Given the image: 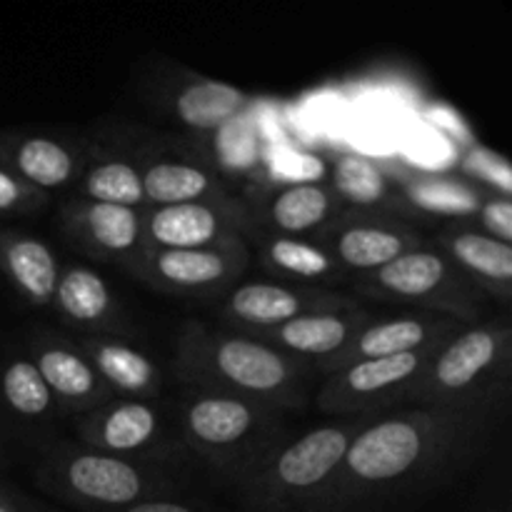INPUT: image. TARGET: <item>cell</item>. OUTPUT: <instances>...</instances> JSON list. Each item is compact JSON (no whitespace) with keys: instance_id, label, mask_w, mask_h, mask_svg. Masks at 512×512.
<instances>
[{"instance_id":"cell-26","label":"cell","mask_w":512,"mask_h":512,"mask_svg":"<svg viewBox=\"0 0 512 512\" xmlns=\"http://www.w3.org/2000/svg\"><path fill=\"white\" fill-rule=\"evenodd\" d=\"M400 205L430 218L443 220H465L475 218L480 205L488 198V190L478 188L475 183L463 178H443V175L405 173L395 180Z\"/></svg>"},{"instance_id":"cell-18","label":"cell","mask_w":512,"mask_h":512,"mask_svg":"<svg viewBox=\"0 0 512 512\" xmlns=\"http://www.w3.org/2000/svg\"><path fill=\"white\" fill-rule=\"evenodd\" d=\"M370 320H373V315L355 305V308L345 310H318V313L300 315V318L288 320L278 328L250 335L318 368L320 363L343 353Z\"/></svg>"},{"instance_id":"cell-4","label":"cell","mask_w":512,"mask_h":512,"mask_svg":"<svg viewBox=\"0 0 512 512\" xmlns=\"http://www.w3.org/2000/svg\"><path fill=\"white\" fill-rule=\"evenodd\" d=\"M512 328L505 318L478 320L438 345L405 408H473L510 393Z\"/></svg>"},{"instance_id":"cell-14","label":"cell","mask_w":512,"mask_h":512,"mask_svg":"<svg viewBox=\"0 0 512 512\" xmlns=\"http://www.w3.org/2000/svg\"><path fill=\"white\" fill-rule=\"evenodd\" d=\"M60 230L83 253L110 260L135 273L145 253L143 210L123 205L68 200L58 213Z\"/></svg>"},{"instance_id":"cell-29","label":"cell","mask_w":512,"mask_h":512,"mask_svg":"<svg viewBox=\"0 0 512 512\" xmlns=\"http://www.w3.org/2000/svg\"><path fill=\"white\" fill-rule=\"evenodd\" d=\"M0 405L25 425L50 423L58 415V405L28 353H13L0 363Z\"/></svg>"},{"instance_id":"cell-7","label":"cell","mask_w":512,"mask_h":512,"mask_svg":"<svg viewBox=\"0 0 512 512\" xmlns=\"http://www.w3.org/2000/svg\"><path fill=\"white\" fill-rule=\"evenodd\" d=\"M350 285L355 300L415 305L418 310L445 315L463 325L478 323L488 300L428 240L393 263L353 278Z\"/></svg>"},{"instance_id":"cell-23","label":"cell","mask_w":512,"mask_h":512,"mask_svg":"<svg viewBox=\"0 0 512 512\" xmlns=\"http://www.w3.org/2000/svg\"><path fill=\"white\" fill-rule=\"evenodd\" d=\"M0 165L18 175L43 195L75 183L80 173V155L73 145L50 135H3Z\"/></svg>"},{"instance_id":"cell-17","label":"cell","mask_w":512,"mask_h":512,"mask_svg":"<svg viewBox=\"0 0 512 512\" xmlns=\"http://www.w3.org/2000/svg\"><path fill=\"white\" fill-rule=\"evenodd\" d=\"M450 260L455 270L478 288L485 298L510 303L512 298V248L490 238L470 223H450L428 240Z\"/></svg>"},{"instance_id":"cell-22","label":"cell","mask_w":512,"mask_h":512,"mask_svg":"<svg viewBox=\"0 0 512 512\" xmlns=\"http://www.w3.org/2000/svg\"><path fill=\"white\" fill-rule=\"evenodd\" d=\"M60 258L40 235L0 228V273L33 308H53Z\"/></svg>"},{"instance_id":"cell-15","label":"cell","mask_w":512,"mask_h":512,"mask_svg":"<svg viewBox=\"0 0 512 512\" xmlns=\"http://www.w3.org/2000/svg\"><path fill=\"white\" fill-rule=\"evenodd\" d=\"M25 353L48 385L50 395L58 405V413L80 418V415L113 400V393L105 388L93 363L85 358L73 338L40 330L25 340Z\"/></svg>"},{"instance_id":"cell-36","label":"cell","mask_w":512,"mask_h":512,"mask_svg":"<svg viewBox=\"0 0 512 512\" xmlns=\"http://www.w3.org/2000/svg\"><path fill=\"white\" fill-rule=\"evenodd\" d=\"M0 512H23L20 503L15 500V495L5 485H0Z\"/></svg>"},{"instance_id":"cell-34","label":"cell","mask_w":512,"mask_h":512,"mask_svg":"<svg viewBox=\"0 0 512 512\" xmlns=\"http://www.w3.org/2000/svg\"><path fill=\"white\" fill-rule=\"evenodd\" d=\"M478 228L490 238L508 243L512 240V198L508 195L490 193L478 210Z\"/></svg>"},{"instance_id":"cell-20","label":"cell","mask_w":512,"mask_h":512,"mask_svg":"<svg viewBox=\"0 0 512 512\" xmlns=\"http://www.w3.org/2000/svg\"><path fill=\"white\" fill-rule=\"evenodd\" d=\"M343 203L328 183H288L270 188L250 213L255 230L283 238H315L343 213Z\"/></svg>"},{"instance_id":"cell-12","label":"cell","mask_w":512,"mask_h":512,"mask_svg":"<svg viewBox=\"0 0 512 512\" xmlns=\"http://www.w3.org/2000/svg\"><path fill=\"white\" fill-rule=\"evenodd\" d=\"M358 300L333 288L283 283V280H245L230 288L220 303L223 328L235 333H263L300 315L318 310L355 308Z\"/></svg>"},{"instance_id":"cell-32","label":"cell","mask_w":512,"mask_h":512,"mask_svg":"<svg viewBox=\"0 0 512 512\" xmlns=\"http://www.w3.org/2000/svg\"><path fill=\"white\" fill-rule=\"evenodd\" d=\"M460 168H463L465 180L475 183L478 188L495 195H508V198L512 195V173L508 160L503 155L478 145L475 140L465 150L463 160H460Z\"/></svg>"},{"instance_id":"cell-19","label":"cell","mask_w":512,"mask_h":512,"mask_svg":"<svg viewBox=\"0 0 512 512\" xmlns=\"http://www.w3.org/2000/svg\"><path fill=\"white\" fill-rule=\"evenodd\" d=\"M55 313L80 335H118L130 338V325L120 313L108 280L83 263L60 265L58 288L53 298Z\"/></svg>"},{"instance_id":"cell-24","label":"cell","mask_w":512,"mask_h":512,"mask_svg":"<svg viewBox=\"0 0 512 512\" xmlns=\"http://www.w3.org/2000/svg\"><path fill=\"white\" fill-rule=\"evenodd\" d=\"M138 168L148 208L230 198L220 175L198 160L178 158V155H153L138 163Z\"/></svg>"},{"instance_id":"cell-6","label":"cell","mask_w":512,"mask_h":512,"mask_svg":"<svg viewBox=\"0 0 512 512\" xmlns=\"http://www.w3.org/2000/svg\"><path fill=\"white\" fill-rule=\"evenodd\" d=\"M35 483L60 503L88 512H110L148 498H168L173 490V480L160 465L100 453L75 440L43 450L35 465Z\"/></svg>"},{"instance_id":"cell-9","label":"cell","mask_w":512,"mask_h":512,"mask_svg":"<svg viewBox=\"0 0 512 512\" xmlns=\"http://www.w3.org/2000/svg\"><path fill=\"white\" fill-rule=\"evenodd\" d=\"M145 245L155 250L240 248L255 238L250 210L235 198L143 210Z\"/></svg>"},{"instance_id":"cell-16","label":"cell","mask_w":512,"mask_h":512,"mask_svg":"<svg viewBox=\"0 0 512 512\" xmlns=\"http://www.w3.org/2000/svg\"><path fill=\"white\" fill-rule=\"evenodd\" d=\"M463 328L465 325L458 323V320L428 313V310H415V313L398 315V318H373L355 335V340L343 353L320 363L318 373L325 378V375L338 373V370L360 363V360L390 358V355H405L415 353V350L433 348V345L453 338Z\"/></svg>"},{"instance_id":"cell-31","label":"cell","mask_w":512,"mask_h":512,"mask_svg":"<svg viewBox=\"0 0 512 512\" xmlns=\"http://www.w3.org/2000/svg\"><path fill=\"white\" fill-rule=\"evenodd\" d=\"M213 140V153L218 168L228 170L233 175L253 173L260 165V140L255 133L253 120L248 118V113L238 115L235 120H230L228 125H223L220 130H215Z\"/></svg>"},{"instance_id":"cell-13","label":"cell","mask_w":512,"mask_h":512,"mask_svg":"<svg viewBox=\"0 0 512 512\" xmlns=\"http://www.w3.org/2000/svg\"><path fill=\"white\" fill-rule=\"evenodd\" d=\"M250 245L208 250L145 248L135 275L150 288L173 295H218L238 285L250 268Z\"/></svg>"},{"instance_id":"cell-1","label":"cell","mask_w":512,"mask_h":512,"mask_svg":"<svg viewBox=\"0 0 512 512\" xmlns=\"http://www.w3.org/2000/svg\"><path fill=\"white\" fill-rule=\"evenodd\" d=\"M500 403L398 408L370 420L308 512H358L470 458Z\"/></svg>"},{"instance_id":"cell-27","label":"cell","mask_w":512,"mask_h":512,"mask_svg":"<svg viewBox=\"0 0 512 512\" xmlns=\"http://www.w3.org/2000/svg\"><path fill=\"white\" fill-rule=\"evenodd\" d=\"M330 188L338 195L343 208L350 210H383V213L403 215L395 180L375 160L358 153L338 155L330 173Z\"/></svg>"},{"instance_id":"cell-33","label":"cell","mask_w":512,"mask_h":512,"mask_svg":"<svg viewBox=\"0 0 512 512\" xmlns=\"http://www.w3.org/2000/svg\"><path fill=\"white\" fill-rule=\"evenodd\" d=\"M45 200H48V195L30 188L18 175L10 173L5 165H0V218L35 213V210L43 208Z\"/></svg>"},{"instance_id":"cell-3","label":"cell","mask_w":512,"mask_h":512,"mask_svg":"<svg viewBox=\"0 0 512 512\" xmlns=\"http://www.w3.org/2000/svg\"><path fill=\"white\" fill-rule=\"evenodd\" d=\"M178 430L183 443L235 488L293 435L283 410L200 388H185Z\"/></svg>"},{"instance_id":"cell-30","label":"cell","mask_w":512,"mask_h":512,"mask_svg":"<svg viewBox=\"0 0 512 512\" xmlns=\"http://www.w3.org/2000/svg\"><path fill=\"white\" fill-rule=\"evenodd\" d=\"M83 200L105 205H123V208L145 210L143 180L135 160L128 158H103L90 165L80 178Z\"/></svg>"},{"instance_id":"cell-8","label":"cell","mask_w":512,"mask_h":512,"mask_svg":"<svg viewBox=\"0 0 512 512\" xmlns=\"http://www.w3.org/2000/svg\"><path fill=\"white\" fill-rule=\"evenodd\" d=\"M435 350L438 345L390 358L360 360L325 375L315 390V408L328 418H375L405 408L408 393Z\"/></svg>"},{"instance_id":"cell-28","label":"cell","mask_w":512,"mask_h":512,"mask_svg":"<svg viewBox=\"0 0 512 512\" xmlns=\"http://www.w3.org/2000/svg\"><path fill=\"white\" fill-rule=\"evenodd\" d=\"M250 98L240 88L220 80H193L173 100V113L180 125L195 133H215L238 115L248 113Z\"/></svg>"},{"instance_id":"cell-2","label":"cell","mask_w":512,"mask_h":512,"mask_svg":"<svg viewBox=\"0 0 512 512\" xmlns=\"http://www.w3.org/2000/svg\"><path fill=\"white\" fill-rule=\"evenodd\" d=\"M173 370L185 388L238 395L295 413L313 403L323 375L253 335L188 320L175 335Z\"/></svg>"},{"instance_id":"cell-21","label":"cell","mask_w":512,"mask_h":512,"mask_svg":"<svg viewBox=\"0 0 512 512\" xmlns=\"http://www.w3.org/2000/svg\"><path fill=\"white\" fill-rule=\"evenodd\" d=\"M73 340L93 363L113 398L160 400L165 385L163 370L153 355L138 348L133 340L118 335H78Z\"/></svg>"},{"instance_id":"cell-10","label":"cell","mask_w":512,"mask_h":512,"mask_svg":"<svg viewBox=\"0 0 512 512\" xmlns=\"http://www.w3.org/2000/svg\"><path fill=\"white\" fill-rule=\"evenodd\" d=\"M173 428L160 400L113 398L75 420V443L153 463L173 450Z\"/></svg>"},{"instance_id":"cell-11","label":"cell","mask_w":512,"mask_h":512,"mask_svg":"<svg viewBox=\"0 0 512 512\" xmlns=\"http://www.w3.org/2000/svg\"><path fill=\"white\" fill-rule=\"evenodd\" d=\"M313 240L333 255L350 280L373 273L425 243L423 233L408 218L383 210L350 208L325 225Z\"/></svg>"},{"instance_id":"cell-5","label":"cell","mask_w":512,"mask_h":512,"mask_svg":"<svg viewBox=\"0 0 512 512\" xmlns=\"http://www.w3.org/2000/svg\"><path fill=\"white\" fill-rule=\"evenodd\" d=\"M378 418V415H375ZM373 418H330L273 450L263 468L238 485L250 512H308L333 480L355 435Z\"/></svg>"},{"instance_id":"cell-35","label":"cell","mask_w":512,"mask_h":512,"mask_svg":"<svg viewBox=\"0 0 512 512\" xmlns=\"http://www.w3.org/2000/svg\"><path fill=\"white\" fill-rule=\"evenodd\" d=\"M110 512H198V510L173 498H148V500H140V503L128 505V508L110 510Z\"/></svg>"},{"instance_id":"cell-25","label":"cell","mask_w":512,"mask_h":512,"mask_svg":"<svg viewBox=\"0 0 512 512\" xmlns=\"http://www.w3.org/2000/svg\"><path fill=\"white\" fill-rule=\"evenodd\" d=\"M255 248H258L260 265L275 280L295 285H310V288H333L350 278L340 270L333 255L313 238H283V235L255 233Z\"/></svg>"}]
</instances>
